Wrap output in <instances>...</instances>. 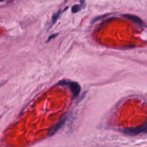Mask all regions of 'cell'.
<instances>
[{"label": "cell", "instance_id": "1", "mask_svg": "<svg viewBox=\"0 0 147 147\" xmlns=\"http://www.w3.org/2000/svg\"><path fill=\"white\" fill-rule=\"evenodd\" d=\"M58 84H60L61 86H67L70 89L73 98L77 97L79 94H80V90H81V87H80V84L77 82H73V81H62Z\"/></svg>", "mask_w": 147, "mask_h": 147}, {"label": "cell", "instance_id": "2", "mask_svg": "<svg viewBox=\"0 0 147 147\" xmlns=\"http://www.w3.org/2000/svg\"><path fill=\"white\" fill-rule=\"evenodd\" d=\"M147 131V124L145 122L143 125H140L139 126L133 127V128H125L122 131V132L127 135H131V136H135L139 134L146 133Z\"/></svg>", "mask_w": 147, "mask_h": 147}, {"label": "cell", "instance_id": "3", "mask_svg": "<svg viewBox=\"0 0 147 147\" xmlns=\"http://www.w3.org/2000/svg\"><path fill=\"white\" fill-rule=\"evenodd\" d=\"M66 120H67V117H66V115H64L63 116H62V118L55 124L53 126L51 127L50 130H49L48 132V136H53V135L56 133L58 131V130L63 126V125L65 122Z\"/></svg>", "mask_w": 147, "mask_h": 147}, {"label": "cell", "instance_id": "4", "mask_svg": "<svg viewBox=\"0 0 147 147\" xmlns=\"http://www.w3.org/2000/svg\"><path fill=\"white\" fill-rule=\"evenodd\" d=\"M123 17L125 18H127L129 20H131L132 22L135 23V24H137L138 26H140V27H142L144 25V22L140 17H139L138 16L136 15H133V14H124L123 15Z\"/></svg>", "mask_w": 147, "mask_h": 147}, {"label": "cell", "instance_id": "5", "mask_svg": "<svg viewBox=\"0 0 147 147\" xmlns=\"http://www.w3.org/2000/svg\"><path fill=\"white\" fill-rule=\"evenodd\" d=\"M80 10H81V6H80V4H76V5H74L72 7V12H73V13L78 12L80 11Z\"/></svg>", "mask_w": 147, "mask_h": 147}, {"label": "cell", "instance_id": "6", "mask_svg": "<svg viewBox=\"0 0 147 147\" xmlns=\"http://www.w3.org/2000/svg\"><path fill=\"white\" fill-rule=\"evenodd\" d=\"M56 36H57V35H55V34H54V35H53L50 36V37H48V40H51V39H53V37H56Z\"/></svg>", "mask_w": 147, "mask_h": 147}]
</instances>
